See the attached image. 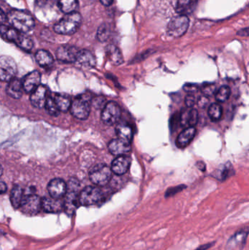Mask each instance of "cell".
<instances>
[{
    "label": "cell",
    "mask_w": 249,
    "mask_h": 250,
    "mask_svg": "<svg viewBox=\"0 0 249 250\" xmlns=\"http://www.w3.org/2000/svg\"><path fill=\"white\" fill-rule=\"evenodd\" d=\"M7 20L12 27L22 33L29 32L35 26L33 18L23 10H11L7 15Z\"/></svg>",
    "instance_id": "6da1fadb"
},
{
    "label": "cell",
    "mask_w": 249,
    "mask_h": 250,
    "mask_svg": "<svg viewBox=\"0 0 249 250\" xmlns=\"http://www.w3.org/2000/svg\"><path fill=\"white\" fill-rule=\"evenodd\" d=\"M82 23V17L77 12L66 14L54 25V29L60 35H70L76 33Z\"/></svg>",
    "instance_id": "7a4b0ae2"
},
{
    "label": "cell",
    "mask_w": 249,
    "mask_h": 250,
    "mask_svg": "<svg viewBox=\"0 0 249 250\" xmlns=\"http://www.w3.org/2000/svg\"><path fill=\"white\" fill-rule=\"evenodd\" d=\"M80 184L76 179H70L67 184V192L64 196V211L69 215H72L80 205L78 189Z\"/></svg>",
    "instance_id": "3957f363"
},
{
    "label": "cell",
    "mask_w": 249,
    "mask_h": 250,
    "mask_svg": "<svg viewBox=\"0 0 249 250\" xmlns=\"http://www.w3.org/2000/svg\"><path fill=\"white\" fill-rule=\"evenodd\" d=\"M91 97L88 95H82L77 97L72 102L70 112L75 118L85 120L89 117L91 111Z\"/></svg>",
    "instance_id": "277c9868"
},
{
    "label": "cell",
    "mask_w": 249,
    "mask_h": 250,
    "mask_svg": "<svg viewBox=\"0 0 249 250\" xmlns=\"http://www.w3.org/2000/svg\"><path fill=\"white\" fill-rule=\"evenodd\" d=\"M112 170L105 164H98L91 168L89 179L94 185L105 186L112 177Z\"/></svg>",
    "instance_id": "5b68a950"
},
{
    "label": "cell",
    "mask_w": 249,
    "mask_h": 250,
    "mask_svg": "<svg viewBox=\"0 0 249 250\" xmlns=\"http://www.w3.org/2000/svg\"><path fill=\"white\" fill-rule=\"evenodd\" d=\"M189 26H190V19L186 15L175 16L172 18L168 23V34L174 38H179L187 32Z\"/></svg>",
    "instance_id": "8992f818"
},
{
    "label": "cell",
    "mask_w": 249,
    "mask_h": 250,
    "mask_svg": "<svg viewBox=\"0 0 249 250\" xmlns=\"http://www.w3.org/2000/svg\"><path fill=\"white\" fill-rule=\"evenodd\" d=\"M103 198V193L99 188L96 187H86L82 189L79 195L80 205L89 207L99 204Z\"/></svg>",
    "instance_id": "52a82bcc"
},
{
    "label": "cell",
    "mask_w": 249,
    "mask_h": 250,
    "mask_svg": "<svg viewBox=\"0 0 249 250\" xmlns=\"http://www.w3.org/2000/svg\"><path fill=\"white\" fill-rule=\"evenodd\" d=\"M19 208L23 214L29 216L35 215L42 208V198L35 194L25 195Z\"/></svg>",
    "instance_id": "ba28073f"
},
{
    "label": "cell",
    "mask_w": 249,
    "mask_h": 250,
    "mask_svg": "<svg viewBox=\"0 0 249 250\" xmlns=\"http://www.w3.org/2000/svg\"><path fill=\"white\" fill-rule=\"evenodd\" d=\"M17 73V66L13 59L7 56L0 58V79L1 82H10L15 79Z\"/></svg>",
    "instance_id": "9c48e42d"
},
{
    "label": "cell",
    "mask_w": 249,
    "mask_h": 250,
    "mask_svg": "<svg viewBox=\"0 0 249 250\" xmlns=\"http://www.w3.org/2000/svg\"><path fill=\"white\" fill-rule=\"evenodd\" d=\"M121 115V108L116 103L108 102L105 104L102 111V122L106 125H114L116 124Z\"/></svg>",
    "instance_id": "30bf717a"
},
{
    "label": "cell",
    "mask_w": 249,
    "mask_h": 250,
    "mask_svg": "<svg viewBox=\"0 0 249 250\" xmlns=\"http://www.w3.org/2000/svg\"><path fill=\"white\" fill-rule=\"evenodd\" d=\"M249 234L248 229H241L232 235L227 242L225 250H243Z\"/></svg>",
    "instance_id": "8fae6325"
},
{
    "label": "cell",
    "mask_w": 249,
    "mask_h": 250,
    "mask_svg": "<svg viewBox=\"0 0 249 250\" xmlns=\"http://www.w3.org/2000/svg\"><path fill=\"white\" fill-rule=\"evenodd\" d=\"M80 50L72 45H62L57 49L56 55L59 61L63 62L73 63L77 61Z\"/></svg>",
    "instance_id": "7c38bea8"
},
{
    "label": "cell",
    "mask_w": 249,
    "mask_h": 250,
    "mask_svg": "<svg viewBox=\"0 0 249 250\" xmlns=\"http://www.w3.org/2000/svg\"><path fill=\"white\" fill-rule=\"evenodd\" d=\"M48 191L50 196L52 198L61 199L65 196L67 192V184L61 179H52L48 185Z\"/></svg>",
    "instance_id": "4fadbf2b"
},
{
    "label": "cell",
    "mask_w": 249,
    "mask_h": 250,
    "mask_svg": "<svg viewBox=\"0 0 249 250\" xmlns=\"http://www.w3.org/2000/svg\"><path fill=\"white\" fill-rule=\"evenodd\" d=\"M48 89L44 85H39L31 93L30 102L35 108H42L45 106L48 98Z\"/></svg>",
    "instance_id": "5bb4252c"
},
{
    "label": "cell",
    "mask_w": 249,
    "mask_h": 250,
    "mask_svg": "<svg viewBox=\"0 0 249 250\" xmlns=\"http://www.w3.org/2000/svg\"><path fill=\"white\" fill-rule=\"evenodd\" d=\"M41 75L38 70H34L24 76L22 83L26 93H32L40 85Z\"/></svg>",
    "instance_id": "9a60e30c"
},
{
    "label": "cell",
    "mask_w": 249,
    "mask_h": 250,
    "mask_svg": "<svg viewBox=\"0 0 249 250\" xmlns=\"http://www.w3.org/2000/svg\"><path fill=\"white\" fill-rule=\"evenodd\" d=\"M108 149L111 154L115 156L124 155L127 154L131 149L130 142L121 139V138H115L112 140L108 144Z\"/></svg>",
    "instance_id": "2e32d148"
},
{
    "label": "cell",
    "mask_w": 249,
    "mask_h": 250,
    "mask_svg": "<svg viewBox=\"0 0 249 250\" xmlns=\"http://www.w3.org/2000/svg\"><path fill=\"white\" fill-rule=\"evenodd\" d=\"M42 208L45 212H60L64 209V201L52 197H44L42 198Z\"/></svg>",
    "instance_id": "e0dca14e"
},
{
    "label": "cell",
    "mask_w": 249,
    "mask_h": 250,
    "mask_svg": "<svg viewBox=\"0 0 249 250\" xmlns=\"http://www.w3.org/2000/svg\"><path fill=\"white\" fill-rule=\"evenodd\" d=\"M131 164V159L125 155L118 156L113 161L111 170L115 174L121 176L127 173Z\"/></svg>",
    "instance_id": "ac0fdd59"
},
{
    "label": "cell",
    "mask_w": 249,
    "mask_h": 250,
    "mask_svg": "<svg viewBox=\"0 0 249 250\" xmlns=\"http://www.w3.org/2000/svg\"><path fill=\"white\" fill-rule=\"evenodd\" d=\"M196 129L194 126H189L181 132L176 139L178 148H184L188 146L195 136Z\"/></svg>",
    "instance_id": "d6986e66"
},
{
    "label": "cell",
    "mask_w": 249,
    "mask_h": 250,
    "mask_svg": "<svg viewBox=\"0 0 249 250\" xmlns=\"http://www.w3.org/2000/svg\"><path fill=\"white\" fill-rule=\"evenodd\" d=\"M23 89L22 81L18 79H14L10 81L6 87V92L9 96L14 99H20L23 95Z\"/></svg>",
    "instance_id": "ffe728a7"
},
{
    "label": "cell",
    "mask_w": 249,
    "mask_h": 250,
    "mask_svg": "<svg viewBox=\"0 0 249 250\" xmlns=\"http://www.w3.org/2000/svg\"><path fill=\"white\" fill-rule=\"evenodd\" d=\"M77 62L82 67L92 68L96 64V59L92 52L88 50H80L77 55Z\"/></svg>",
    "instance_id": "44dd1931"
},
{
    "label": "cell",
    "mask_w": 249,
    "mask_h": 250,
    "mask_svg": "<svg viewBox=\"0 0 249 250\" xmlns=\"http://www.w3.org/2000/svg\"><path fill=\"white\" fill-rule=\"evenodd\" d=\"M107 57L114 65L118 66L124 62L122 54L118 47L114 45H108L106 47Z\"/></svg>",
    "instance_id": "7402d4cb"
},
{
    "label": "cell",
    "mask_w": 249,
    "mask_h": 250,
    "mask_svg": "<svg viewBox=\"0 0 249 250\" xmlns=\"http://www.w3.org/2000/svg\"><path fill=\"white\" fill-rule=\"evenodd\" d=\"M35 60L41 67H47L52 65L54 58L48 51L45 50H39L35 54Z\"/></svg>",
    "instance_id": "603a6c76"
},
{
    "label": "cell",
    "mask_w": 249,
    "mask_h": 250,
    "mask_svg": "<svg viewBox=\"0 0 249 250\" xmlns=\"http://www.w3.org/2000/svg\"><path fill=\"white\" fill-rule=\"evenodd\" d=\"M54 99L60 112H67L71 108L72 102L67 95L56 94Z\"/></svg>",
    "instance_id": "cb8c5ba5"
},
{
    "label": "cell",
    "mask_w": 249,
    "mask_h": 250,
    "mask_svg": "<svg viewBox=\"0 0 249 250\" xmlns=\"http://www.w3.org/2000/svg\"><path fill=\"white\" fill-rule=\"evenodd\" d=\"M196 0H178L176 4L177 13L180 15H186L191 13L195 7Z\"/></svg>",
    "instance_id": "d4e9b609"
},
{
    "label": "cell",
    "mask_w": 249,
    "mask_h": 250,
    "mask_svg": "<svg viewBox=\"0 0 249 250\" xmlns=\"http://www.w3.org/2000/svg\"><path fill=\"white\" fill-rule=\"evenodd\" d=\"M23 197L24 195H23V189L19 185H15L10 192V202L12 206L15 208H20Z\"/></svg>",
    "instance_id": "484cf974"
},
{
    "label": "cell",
    "mask_w": 249,
    "mask_h": 250,
    "mask_svg": "<svg viewBox=\"0 0 249 250\" xmlns=\"http://www.w3.org/2000/svg\"><path fill=\"white\" fill-rule=\"evenodd\" d=\"M14 42L19 48L26 51H30L33 48L34 44L32 38L22 32H19Z\"/></svg>",
    "instance_id": "4316f807"
},
{
    "label": "cell",
    "mask_w": 249,
    "mask_h": 250,
    "mask_svg": "<svg viewBox=\"0 0 249 250\" xmlns=\"http://www.w3.org/2000/svg\"><path fill=\"white\" fill-rule=\"evenodd\" d=\"M116 134L118 138L125 141L130 142L133 139V131L130 125L124 124V123H120L115 128Z\"/></svg>",
    "instance_id": "83f0119b"
},
{
    "label": "cell",
    "mask_w": 249,
    "mask_h": 250,
    "mask_svg": "<svg viewBox=\"0 0 249 250\" xmlns=\"http://www.w3.org/2000/svg\"><path fill=\"white\" fill-rule=\"evenodd\" d=\"M58 5L63 13L70 14L77 10L78 1L77 0H58Z\"/></svg>",
    "instance_id": "f1b7e54d"
},
{
    "label": "cell",
    "mask_w": 249,
    "mask_h": 250,
    "mask_svg": "<svg viewBox=\"0 0 249 250\" xmlns=\"http://www.w3.org/2000/svg\"><path fill=\"white\" fill-rule=\"evenodd\" d=\"M209 117L213 122H218L222 118L223 111L222 106L218 104H213L209 106L208 111Z\"/></svg>",
    "instance_id": "f546056e"
},
{
    "label": "cell",
    "mask_w": 249,
    "mask_h": 250,
    "mask_svg": "<svg viewBox=\"0 0 249 250\" xmlns=\"http://www.w3.org/2000/svg\"><path fill=\"white\" fill-rule=\"evenodd\" d=\"M230 88L228 86H223L219 88L216 93V100L218 102H226L230 96Z\"/></svg>",
    "instance_id": "4dcf8cb0"
},
{
    "label": "cell",
    "mask_w": 249,
    "mask_h": 250,
    "mask_svg": "<svg viewBox=\"0 0 249 250\" xmlns=\"http://www.w3.org/2000/svg\"><path fill=\"white\" fill-rule=\"evenodd\" d=\"M45 109L48 111V114L50 115L58 116L59 114V110L57 108V104H56L55 101H54V97L49 96L48 97V100H47L46 104H45Z\"/></svg>",
    "instance_id": "1f68e13d"
},
{
    "label": "cell",
    "mask_w": 249,
    "mask_h": 250,
    "mask_svg": "<svg viewBox=\"0 0 249 250\" xmlns=\"http://www.w3.org/2000/svg\"><path fill=\"white\" fill-rule=\"evenodd\" d=\"M111 35L110 26L106 23L101 25L97 31V38L101 42H105L109 38Z\"/></svg>",
    "instance_id": "d6a6232c"
},
{
    "label": "cell",
    "mask_w": 249,
    "mask_h": 250,
    "mask_svg": "<svg viewBox=\"0 0 249 250\" xmlns=\"http://www.w3.org/2000/svg\"><path fill=\"white\" fill-rule=\"evenodd\" d=\"M231 166H225L219 168V170L216 172V175H215L216 179L221 181H224L228 179V176H230L231 174V169H232Z\"/></svg>",
    "instance_id": "836d02e7"
},
{
    "label": "cell",
    "mask_w": 249,
    "mask_h": 250,
    "mask_svg": "<svg viewBox=\"0 0 249 250\" xmlns=\"http://www.w3.org/2000/svg\"><path fill=\"white\" fill-rule=\"evenodd\" d=\"M190 108H184L180 113V117H181V125L182 126H189V118H190Z\"/></svg>",
    "instance_id": "e575fe53"
},
{
    "label": "cell",
    "mask_w": 249,
    "mask_h": 250,
    "mask_svg": "<svg viewBox=\"0 0 249 250\" xmlns=\"http://www.w3.org/2000/svg\"><path fill=\"white\" fill-rule=\"evenodd\" d=\"M199 114L197 110L192 108L190 112V118H189V126H194L197 125L198 122Z\"/></svg>",
    "instance_id": "d590c367"
},
{
    "label": "cell",
    "mask_w": 249,
    "mask_h": 250,
    "mask_svg": "<svg viewBox=\"0 0 249 250\" xmlns=\"http://www.w3.org/2000/svg\"><path fill=\"white\" fill-rule=\"evenodd\" d=\"M186 188H187V187H186L185 185H178V186L173 187V188H170V189H168V191L166 192V197L174 196V195H176L178 192L184 190Z\"/></svg>",
    "instance_id": "8d00e7d4"
},
{
    "label": "cell",
    "mask_w": 249,
    "mask_h": 250,
    "mask_svg": "<svg viewBox=\"0 0 249 250\" xmlns=\"http://www.w3.org/2000/svg\"><path fill=\"white\" fill-rule=\"evenodd\" d=\"M56 0H37V5L41 8H51L55 4Z\"/></svg>",
    "instance_id": "74e56055"
},
{
    "label": "cell",
    "mask_w": 249,
    "mask_h": 250,
    "mask_svg": "<svg viewBox=\"0 0 249 250\" xmlns=\"http://www.w3.org/2000/svg\"><path fill=\"white\" fill-rule=\"evenodd\" d=\"M181 125V117L180 113H175L171 120V127L172 131H175L178 125Z\"/></svg>",
    "instance_id": "f35d334b"
},
{
    "label": "cell",
    "mask_w": 249,
    "mask_h": 250,
    "mask_svg": "<svg viewBox=\"0 0 249 250\" xmlns=\"http://www.w3.org/2000/svg\"><path fill=\"white\" fill-rule=\"evenodd\" d=\"M203 95L205 96H211L216 92V86L214 84H209L207 86H204L203 89H202Z\"/></svg>",
    "instance_id": "ab89813d"
},
{
    "label": "cell",
    "mask_w": 249,
    "mask_h": 250,
    "mask_svg": "<svg viewBox=\"0 0 249 250\" xmlns=\"http://www.w3.org/2000/svg\"><path fill=\"white\" fill-rule=\"evenodd\" d=\"M196 103V98L193 94H190L185 98V104L188 108L194 106Z\"/></svg>",
    "instance_id": "60d3db41"
},
{
    "label": "cell",
    "mask_w": 249,
    "mask_h": 250,
    "mask_svg": "<svg viewBox=\"0 0 249 250\" xmlns=\"http://www.w3.org/2000/svg\"><path fill=\"white\" fill-rule=\"evenodd\" d=\"M184 89L186 92L192 94L194 93V92H197V90H198V86L194 84H187L184 86Z\"/></svg>",
    "instance_id": "b9f144b4"
},
{
    "label": "cell",
    "mask_w": 249,
    "mask_h": 250,
    "mask_svg": "<svg viewBox=\"0 0 249 250\" xmlns=\"http://www.w3.org/2000/svg\"><path fill=\"white\" fill-rule=\"evenodd\" d=\"M209 102V101L207 97L203 96L197 101V104H198L199 106L201 107V108H205V107L207 106Z\"/></svg>",
    "instance_id": "7bdbcfd3"
},
{
    "label": "cell",
    "mask_w": 249,
    "mask_h": 250,
    "mask_svg": "<svg viewBox=\"0 0 249 250\" xmlns=\"http://www.w3.org/2000/svg\"><path fill=\"white\" fill-rule=\"evenodd\" d=\"M238 35H239V36H249V28H246V29L238 31Z\"/></svg>",
    "instance_id": "ee69618b"
},
{
    "label": "cell",
    "mask_w": 249,
    "mask_h": 250,
    "mask_svg": "<svg viewBox=\"0 0 249 250\" xmlns=\"http://www.w3.org/2000/svg\"><path fill=\"white\" fill-rule=\"evenodd\" d=\"M197 167H198L199 170H202V171H205L206 169V164L202 161L197 162Z\"/></svg>",
    "instance_id": "f6af8a7d"
},
{
    "label": "cell",
    "mask_w": 249,
    "mask_h": 250,
    "mask_svg": "<svg viewBox=\"0 0 249 250\" xmlns=\"http://www.w3.org/2000/svg\"><path fill=\"white\" fill-rule=\"evenodd\" d=\"M213 243L206 244V245H202V246L199 247L197 250H206L209 249L211 247L213 246Z\"/></svg>",
    "instance_id": "bcb514c9"
},
{
    "label": "cell",
    "mask_w": 249,
    "mask_h": 250,
    "mask_svg": "<svg viewBox=\"0 0 249 250\" xmlns=\"http://www.w3.org/2000/svg\"><path fill=\"white\" fill-rule=\"evenodd\" d=\"M0 190H1V194H4L7 191V185L4 182H1V184H0Z\"/></svg>",
    "instance_id": "7dc6e473"
},
{
    "label": "cell",
    "mask_w": 249,
    "mask_h": 250,
    "mask_svg": "<svg viewBox=\"0 0 249 250\" xmlns=\"http://www.w3.org/2000/svg\"><path fill=\"white\" fill-rule=\"evenodd\" d=\"M103 5L110 6L114 3V0H99Z\"/></svg>",
    "instance_id": "c3c4849f"
}]
</instances>
